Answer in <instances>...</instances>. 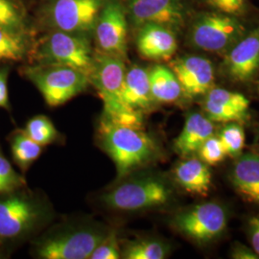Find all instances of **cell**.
<instances>
[{"label":"cell","instance_id":"cell-1","mask_svg":"<svg viewBox=\"0 0 259 259\" xmlns=\"http://www.w3.org/2000/svg\"><path fill=\"white\" fill-rule=\"evenodd\" d=\"M126 70L125 60L96 50L93 68L89 74L90 83L96 89L102 100V122L141 128L143 112L130 108L123 99Z\"/></svg>","mask_w":259,"mask_h":259},{"label":"cell","instance_id":"cell-2","mask_svg":"<svg viewBox=\"0 0 259 259\" xmlns=\"http://www.w3.org/2000/svg\"><path fill=\"white\" fill-rule=\"evenodd\" d=\"M100 139L103 149L115 164L118 180L144 166L157 156L156 142L141 128L101 121Z\"/></svg>","mask_w":259,"mask_h":259},{"label":"cell","instance_id":"cell-3","mask_svg":"<svg viewBox=\"0 0 259 259\" xmlns=\"http://www.w3.org/2000/svg\"><path fill=\"white\" fill-rule=\"evenodd\" d=\"M248 31L238 16L217 11L191 16L186 25V42L197 50L224 56Z\"/></svg>","mask_w":259,"mask_h":259},{"label":"cell","instance_id":"cell-4","mask_svg":"<svg viewBox=\"0 0 259 259\" xmlns=\"http://www.w3.org/2000/svg\"><path fill=\"white\" fill-rule=\"evenodd\" d=\"M91 38L81 34L49 30L35 41L31 56L36 64L69 66L89 76L95 52Z\"/></svg>","mask_w":259,"mask_h":259},{"label":"cell","instance_id":"cell-5","mask_svg":"<svg viewBox=\"0 0 259 259\" xmlns=\"http://www.w3.org/2000/svg\"><path fill=\"white\" fill-rule=\"evenodd\" d=\"M48 217L45 204L22 189L0 194V244L27 238Z\"/></svg>","mask_w":259,"mask_h":259},{"label":"cell","instance_id":"cell-6","mask_svg":"<svg viewBox=\"0 0 259 259\" xmlns=\"http://www.w3.org/2000/svg\"><path fill=\"white\" fill-rule=\"evenodd\" d=\"M24 77L33 83L49 107L62 106L87 91L89 76L69 66L59 65H28Z\"/></svg>","mask_w":259,"mask_h":259},{"label":"cell","instance_id":"cell-7","mask_svg":"<svg viewBox=\"0 0 259 259\" xmlns=\"http://www.w3.org/2000/svg\"><path fill=\"white\" fill-rule=\"evenodd\" d=\"M172 189L156 177L126 181L102 196L103 204L119 211H139L168 204Z\"/></svg>","mask_w":259,"mask_h":259},{"label":"cell","instance_id":"cell-8","mask_svg":"<svg viewBox=\"0 0 259 259\" xmlns=\"http://www.w3.org/2000/svg\"><path fill=\"white\" fill-rule=\"evenodd\" d=\"M106 2L107 0H48L41 13L42 23L50 30L93 37Z\"/></svg>","mask_w":259,"mask_h":259},{"label":"cell","instance_id":"cell-9","mask_svg":"<svg viewBox=\"0 0 259 259\" xmlns=\"http://www.w3.org/2000/svg\"><path fill=\"white\" fill-rule=\"evenodd\" d=\"M109 232L98 226H83L52 233L38 241L36 254L42 259H90Z\"/></svg>","mask_w":259,"mask_h":259},{"label":"cell","instance_id":"cell-10","mask_svg":"<svg viewBox=\"0 0 259 259\" xmlns=\"http://www.w3.org/2000/svg\"><path fill=\"white\" fill-rule=\"evenodd\" d=\"M172 224L187 238L198 244H207L225 232L228 214L221 204L209 202L196 204L178 213Z\"/></svg>","mask_w":259,"mask_h":259},{"label":"cell","instance_id":"cell-11","mask_svg":"<svg viewBox=\"0 0 259 259\" xmlns=\"http://www.w3.org/2000/svg\"><path fill=\"white\" fill-rule=\"evenodd\" d=\"M129 22L136 29L145 24H158L176 33L186 27L193 15L185 0H128Z\"/></svg>","mask_w":259,"mask_h":259},{"label":"cell","instance_id":"cell-12","mask_svg":"<svg viewBox=\"0 0 259 259\" xmlns=\"http://www.w3.org/2000/svg\"><path fill=\"white\" fill-rule=\"evenodd\" d=\"M129 23L126 5L121 0H107L93 31L96 50L126 60Z\"/></svg>","mask_w":259,"mask_h":259},{"label":"cell","instance_id":"cell-13","mask_svg":"<svg viewBox=\"0 0 259 259\" xmlns=\"http://www.w3.org/2000/svg\"><path fill=\"white\" fill-rule=\"evenodd\" d=\"M219 71L235 83H248L259 73V21L223 56Z\"/></svg>","mask_w":259,"mask_h":259},{"label":"cell","instance_id":"cell-14","mask_svg":"<svg viewBox=\"0 0 259 259\" xmlns=\"http://www.w3.org/2000/svg\"><path fill=\"white\" fill-rule=\"evenodd\" d=\"M176 75L184 95L188 98L204 96L215 81L212 62L203 56L186 55L172 61L170 66Z\"/></svg>","mask_w":259,"mask_h":259},{"label":"cell","instance_id":"cell-15","mask_svg":"<svg viewBox=\"0 0 259 259\" xmlns=\"http://www.w3.org/2000/svg\"><path fill=\"white\" fill-rule=\"evenodd\" d=\"M137 48L142 58L163 62L170 60L178 50L177 33L158 24H145L137 29Z\"/></svg>","mask_w":259,"mask_h":259},{"label":"cell","instance_id":"cell-16","mask_svg":"<svg viewBox=\"0 0 259 259\" xmlns=\"http://www.w3.org/2000/svg\"><path fill=\"white\" fill-rule=\"evenodd\" d=\"M213 135V121L201 112H191L186 116L184 128L174 140L173 148L181 157H191Z\"/></svg>","mask_w":259,"mask_h":259},{"label":"cell","instance_id":"cell-17","mask_svg":"<svg viewBox=\"0 0 259 259\" xmlns=\"http://www.w3.org/2000/svg\"><path fill=\"white\" fill-rule=\"evenodd\" d=\"M230 179L245 201L259 205V155L251 152L236 157Z\"/></svg>","mask_w":259,"mask_h":259},{"label":"cell","instance_id":"cell-18","mask_svg":"<svg viewBox=\"0 0 259 259\" xmlns=\"http://www.w3.org/2000/svg\"><path fill=\"white\" fill-rule=\"evenodd\" d=\"M177 184L186 192L205 197L211 186L209 165L199 157H184L174 168Z\"/></svg>","mask_w":259,"mask_h":259},{"label":"cell","instance_id":"cell-19","mask_svg":"<svg viewBox=\"0 0 259 259\" xmlns=\"http://www.w3.org/2000/svg\"><path fill=\"white\" fill-rule=\"evenodd\" d=\"M123 99L125 104L137 111H148L155 104L149 81V71L143 66L132 65L126 70Z\"/></svg>","mask_w":259,"mask_h":259},{"label":"cell","instance_id":"cell-20","mask_svg":"<svg viewBox=\"0 0 259 259\" xmlns=\"http://www.w3.org/2000/svg\"><path fill=\"white\" fill-rule=\"evenodd\" d=\"M148 71L150 89L155 102L175 103L184 96L181 83L170 67L155 65Z\"/></svg>","mask_w":259,"mask_h":259},{"label":"cell","instance_id":"cell-21","mask_svg":"<svg viewBox=\"0 0 259 259\" xmlns=\"http://www.w3.org/2000/svg\"><path fill=\"white\" fill-rule=\"evenodd\" d=\"M34 44L29 30L0 27V63L27 59L31 56Z\"/></svg>","mask_w":259,"mask_h":259},{"label":"cell","instance_id":"cell-22","mask_svg":"<svg viewBox=\"0 0 259 259\" xmlns=\"http://www.w3.org/2000/svg\"><path fill=\"white\" fill-rule=\"evenodd\" d=\"M11 152L15 163L25 173L42 152V146L30 139L23 130H17L11 135Z\"/></svg>","mask_w":259,"mask_h":259},{"label":"cell","instance_id":"cell-23","mask_svg":"<svg viewBox=\"0 0 259 259\" xmlns=\"http://www.w3.org/2000/svg\"><path fill=\"white\" fill-rule=\"evenodd\" d=\"M169 247L165 243L152 238H142L128 242L121 251L126 259H163L168 256Z\"/></svg>","mask_w":259,"mask_h":259},{"label":"cell","instance_id":"cell-24","mask_svg":"<svg viewBox=\"0 0 259 259\" xmlns=\"http://www.w3.org/2000/svg\"><path fill=\"white\" fill-rule=\"evenodd\" d=\"M0 27L29 30L27 11L20 0H0Z\"/></svg>","mask_w":259,"mask_h":259},{"label":"cell","instance_id":"cell-25","mask_svg":"<svg viewBox=\"0 0 259 259\" xmlns=\"http://www.w3.org/2000/svg\"><path fill=\"white\" fill-rule=\"evenodd\" d=\"M23 132L42 147L55 142L59 133L52 121L46 115H36L26 123Z\"/></svg>","mask_w":259,"mask_h":259},{"label":"cell","instance_id":"cell-26","mask_svg":"<svg viewBox=\"0 0 259 259\" xmlns=\"http://www.w3.org/2000/svg\"><path fill=\"white\" fill-rule=\"evenodd\" d=\"M219 139H221L224 147L227 151L228 156L236 158L242 154L245 147L246 136L239 122H229L225 123L222 129L220 130Z\"/></svg>","mask_w":259,"mask_h":259},{"label":"cell","instance_id":"cell-27","mask_svg":"<svg viewBox=\"0 0 259 259\" xmlns=\"http://www.w3.org/2000/svg\"><path fill=\"white\" fill-rule=\"evenodd\" d=\"M202 107L205 115L213 122H219L224 124L229 122L242 123L249 118V115L244 114L243 112L237 111L234 108L221 103L213 102L205 98L203 99Z\"/></svg>","mask_w":259,"mask_h":259},{"label":"cell","instance_id":"cell-28","mask_svg":"<svg viewBox=\"0 0 259 259\" xmlns=\"http://www.w3.org/2000/svg\"><path fill=\"white\" fill-rule=\"evenodd\" d=\"M203 97L213 102L221 103L230 106L243 112L244 114L249 115L250 100L242 93L212 87Z\"/></svg>","mask_w":259,"mask_h":259},{"label":"cell","instance_id":"cell-29","mask_svg":"<svg viewBox=\"0 0 259 259\" xmlns=\"http://www.w3.org/2000/svg\"><path fill=\"white\" fill-rule=\"evenodd\" d=\"M26 186V181L18 173L9 160L0 154V194L11 193Z\"/></svg>","mask_w":259,"mask_h":259},{"label":"cell","instance_id":"cell-30","mask_svg":"<svg viewBox=\"0 0 259 259\" xmlns=\"http://www.w3.org/2000/svg\"><path fill=\"white\" fill-rule=\"evenodd\" d=\"M199 158L207 165H216L228 157L227 151L218 136H211L206 139L198 151Z\"/></svg>","mask_w":259,"mask_h":259},{"label":"cell","instance_id":"cell-31","mask_svg":"<svg viewBox=\"0 0 259 259\" xmlns=\"http://www.w3.org/2000/svg\"><path fill=\"white\" fill-rule=\"evenodd\" d=\"M121 258L119 242L115 232H110L94 249L90 259Z\"/></svg>","mask_w":259,"mask_h":259},{"label":"cell","instance_id":"cell-32","mask_svg":"<svg viewBox=\"0 0 259 259\" xmlns=\"http://www.w3.org/2000/svg\"><path fill=\"white\" fill-rule=\"evenodd\" d=\"M206 6L217 12L238 16L246 11L247 0H202Z\"/></svg>","mask_w":259,"mask_h":259},{"label":"cell","instance_id":"cell-33","mask_svg":"<svg viewBox=\"0 0 259 259\" xmlns=\"http://www.w3.org/2000/svg\"><path fill=\"white\" fill-rule=\"evenodd\" d=\"M10 67L8 65L0 66V108L10 111L9 93H8V78Z\"/></svg>","mask_w":259,"mask_h":259},{"label":"cell","instance_id":"cell-34","mask_svg":"<svg viewBox=\"0 0 259 259\" xmlns=\"http://www.w3.org/2000/svg\"><path fill=\"white\" fill-rule=\"evenodd\" d=\"M248 232L252 250L259 255V216L250 218L248 224Z\"/></svg>","mask_w":259,"mask_h":259},{"label":"cell","instance_id":"cell-35","mask_svg":"<svg viewBox=\"0 0 259 259\" xmlns=\"http://www.w3.org/2000/svg\"><path fill=\"white\" fill-rule=\"evenodd\" d=\"M232 257L235 259H258L259 255L255 251L240 243H235L232 247Z\"/></svg>","mask_w":259,"mask_h":259},{"label":"cell","instance_id":"cell-36","mask_svg":"<svg viewBox=\"0 0 259 259\" xmlns=\"http://www.w3.org/2000/svg\"><path fill=\"white\" fill-rule=\"evenodd\" d=\"M251 152H253V153L259 155V143L253 145V146H251Z\"/></svg>","mask_w":259,"mask_h":259},{"label":"cell","instance_id":"cell-37","mask_svg":"<svg viewBox=\"0 0 259 259\" xmlns=\"http://www.w3.org/2000/svg\"><path fill=\"white\" fill-rule=\"evenodd\" d=\"M256 93L259 95V80L257 81V83H256Z\"/></svg>","mask_w":259,"mask_h":259},{"label":"cell","instance_id":"cell-38","mask_svg":"<svg viewBox=\"0 0 259 259\" xmlns=\"http://www.w3.org/2000/svg\"><path fill=\"white\" fill-rule=\"evenodd\" d=\"M1 257H3V253H2L1 250H0V258H1Z\"/></svg>","mask_w":259,"mask_h":259},{"label":"cell","instance_id":"cell-39","mask_svg":"<svg viewBox=\"0 0 259 259\" xmlns=\"http://www.w3.org/2000/svg\"><path fill=\"white\" fill-rule=\"evenodd\" d=\"M0 154H1V153H0Z\"/></svg>","mask_w":259,"mask_h":259}]
</instances>
